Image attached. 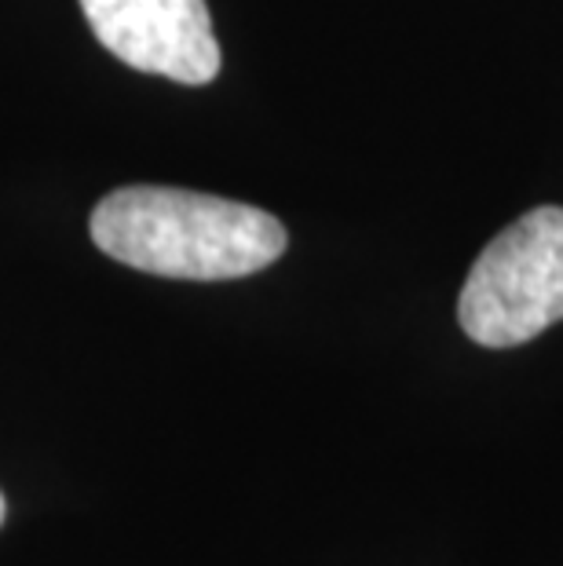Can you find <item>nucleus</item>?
I'll use <instances>...</instances> for the list:
<instances>
[{
  "label": "nucleus",
  "instance_id": "obj_1",
  "mask_svg": "<svg viewBox=\"0 0 563 566\" xmlns=\"http://www.w3.org/2000/svg\"><path fill=\"white\" fill-rule=\"evenodd\" d=\"M92 242L125 268L161 279H246L285 252V227L242 201L176 187H125L92 212Z\"/></svg>",
  "mask_w": 563,
  "mask_h": 566
},
{
  "label": "nucleus",
  "instance_id": "obj_2",
  "mask_svg": "<svg viewBox=\"0 0 563 566\" xmlns=\"http://www.w3.org/2000/svg\"><path fill=\"white\" fill-rule=\"evenodd\" d=\"M458 322L479 347H520L563 322V209L520 216L479 252Z\"/></svg>",
  "mask_w": 563,
  "mask_h": 566
},
{
  "label": "nucleus",
  "instance_id": "obj_3",
  "mask_svg": "<svg viewBox=\"0 0 563 566\" xmlns=\"http://www.w3.org/2000/svg\"><path fill=\"white\" fill-rule=\"evenodd\" d=\"M106 52L143 74L176 84H209L220 74V44L206 0H81Z\"/></svg>",
  "mask_w": 563,
  "mask_h": 566
},
{
  "label": "nucleus",
  "instance_id": "obj_4",
  "mask_svg": "<svg viewBox=\"0 0 563 566\" xmlns=\"http://www.w3.org/2000/svg\"><path fill=\"white\" fill-rule=\"evenodd\" d=\"M0 523H4V493H0Z\"/></svg>",
  "mask_w": 563,
  "mask_h": 566
}]
</instances>
